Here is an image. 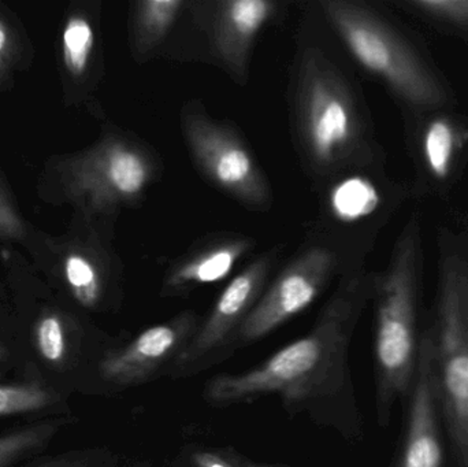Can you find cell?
Wrapping results in <instances>:
<instances>
[{"mask_svg":"<svg viewBox=\"0 0 468 467\" xmlns=\"http://www.w3.org/2000/svg\"><path fill=\"white\" fill-rule=\"evenodd\" d=\"M374 281L365 274L344 280L305 336L247 372L214 376L206 384V399L227 406L280 394L288 402L300 403L346 391L349 345L374 293Z\"/></svg>","mask_w":468,"mask_h":467,"instance_id":"cell-1","label":"cell"},{"mask_svg":"<svg viewBox=\"0 0 468 467\" xmlns=\"http://www.w3.org/2000/svg\"><path fill=\"white\" fill-rule=\"evenodd\" d=\"M420 260L415 230L401 238L389 268L374 281L376 296V409L379 427H389L396 405L406 403L420 358Z\"/></svg>","mask_w":468,"mask_h":467,"instance_id":"cell-2","label":"cell"},{"mask_svg":"<svg viewBox=\"0 0 468 467\" xmlns=\"http://www.w3.org/2000/svg\"><path fill=\"white\" fill-rule=\"evenodd\" d=\"M294 123L300 148L314 172L343 169L362 148V123L340 71L318 48L303 52L294 87Z\"/></svg>","mask_w":468,"mask_h":467,"instance_id":"cell-3","label":"cell"},{"mask_svg":"<svg viewBox=\"0 0 468 467\" xmlns=\"http://www.w3.org/2000/svg\"><path fill=\"white\" fill-rule=\"evenodd\" d=\"M431 343L434 386L451 467H468V262L451 255L440 271Z\"/></svg>","mask_w":468,"mask_h":467,"instance_id":"cell-4","label":"cell"},{"mask_svg":"<svg viewBox=\"0 0 468 467\" xmlns=\"http://www.w3.org/2000/svg\"><path fill=\"white\" fill-rule=\"evenodd\" d=\"M155 153L143 142L107 132L96 144L59 165L63 194L88 214L133 206L159 175Z\"/></svg>","mask_w":468,"mask_h":467,"instance_id":"cell-5","label":"cell"},{"mask_svg":"<svg viewBox=\"0 0 468 467\" xmlns=\"http://www.w3.org/2000/svg\"><path fill=\"white\" fill-rule=\"evenodd\" d=\"M321 8L355 59L417 106H437L444 90L422 60L368 8L346 0H322Z\"/></svg>","mask_w":468,"mask_h":467,"instance_id":"cell-6","label":"cell"},{"mask_svg":"<svg viewBox=\"0 0 468 467\" xmlns=\"http://www.w3.org/2000/svg\"><path fill=\"white\" fill-rule=\"evenodd\" d=\"M181 128L195 166L211 186L247 207H269L272 200L269 181L233 128L211 118L197 101L184 107Z\"/></svg>","mask_w":468,"mask_h":467,"instance_id":"cell-7","label":"cell"},{"mask_svg":"<svg viewBox=\"0 0 468 467\" xmlns=\"http://www.w3.org/2000/svg\"><path fill=\"white\" fill-rule=\"evenodd\" d=\"M337 260L330 249L311 247L294 258L264 291L234 339L252 343L304 312L329 284Z\"/></svg>","mask_w":468,"mask_h":467,"instance_id":"cell-8","label":"cell"},{"mask_svg":"<svg viewBox=\"0 0 468 467\" xmlns=\"http://www.w3.org/2000/svg\"><path fill=\"white\" fill-rule=\"evenodd\" d=\"M403 406V432L392 467H451L447 435L434 386L431 343L425 328L414 383Z\"/></svg>","mask_w":468,"mask_h":467,"instance_id":"cell-9","label":"cell"},{"mask_svg":"<svg viewBox=\"0 0 468 467\" xmlns=\"http://www.w3.org/2000/svg\"><path fill=\"white\" fill-rule=\"evenodd\" d=\"M275 252H267L239 271L217 299L203 324L197 326L186 350L176 359L175 367L186 369L229 345L239 326L263 295Z\"/></svg>","mask_w":468,"mask_h":467,"instance_id":"cell-10","label":"cell"},{"mask_svg":"<svg viewBox=\"0 0 468 467\" xmlns=\"http://www.w3.org/2000/svg\"><path fill=\"white\" fill-rule=\"evenodd\" d=\"M211 49L237 81L248 77L250 51L259 33L277 16L280 5L271 0H219L194 3Z\"/></svg>","mask_w":468,"mask_h":467,"instance_id":"cell-11","label":"cell"},{"mask_svg":"<svg viewBox=\"0 0 468 467\" xmlns=\"http://www.w3.org/2000/svg\"><path fill=\"white\" fill-rule=\"evenodd\" d=\"M197 326L194 312L181 313L166 323L151 326L128 345L107 354L99 365V372L104 380L117 386L145 383L165 365H175L197 334Z\"/></svg>","mask_w":468,"mask_h":467,"instance_id":"cell-12","label":"cell"},{"mask_svg":"<svg viewBox=\"0 0 468 467\" xmlns=\"http://www.w3.org/2000/svg\"><path fill=\"white\" fill-rule=\"evenodd\" d=\"M253 240L241 235H216L178 258L164 280L162 295L177 296L227 279L252 249Z\"/></svg>","mask_w":468,"mask_h":467,"instance_id":"cell-13","label":"cell"},{"mask_svg":"<svg viewBox=\"0 0 468 467\" xmlns=\"http://www.w3.org/2000/svg\"><path fill=\"white\" fill-rule=\"evenodd\" d=\"M189 3L186 0H140L132 3L129 40L133 57L143 60L170 35Z\"/></svg>","mask_w":468,"mask_h":467,"instance_id":"cell-14","label":"cell"},{"mask_svg":"<svg viewBox=\"0 0 468 467\" xmlns=\"http://www.w3.org/2000/svg\"><path fill=\"white\" fill-rule=\"evenodd\" d=\"M62 274L71 296L85 309H96L103 301L107 271L98 252L85 247L69 249L63 255Z\"/></svg>","mask_w":468,"mask_h":467,"instance_id":"cell-15","label":"cell"},{"mask_svg":"<svg viewBox=\"0 0 468 467\" xmlns=\"http://www.w3.org/2000/svg\"><path fill=\"white\" fill-rule=\"evenodd\" d=\"M68 417H46L14 428L0 435V467L25 465L48 449L63 427L73 422Z\"/></svg>","mask_w":468,"mask_h":467,"instance_id":"cell-16","label":"cell"},{"mask_svg":"<svg viewBox=\"0 0 468 467\" xmlns=\"http://www.w3.org/2000/svg\"><path fill=\"white\" fill-rule=\"evenodd\" d=\"M98 36L92 16L87 11H73L66 18L60 37V54L66 74L84 81L95 62Z\"/></svg>","mask_w":468,"mask_h":467,"instance_id":"cell-17","label":"cell"},{"mask_svg":"<svg viewBox=\"0 0 468 467\" xmlns=\"http://www.w3.org/2000/svg\"><path fill=\"white\" fill-rule=\"evenodd\" d=\"M62 403V398L43 381L0 383V419L44 413Z\"/></svg>","mask_w":468,"mask_h":467,"instance_id":"cell-18","label":"cell"},{"mask_svg":"<svg viewBox=\"0 0 468 467\" xmlns=\"http://www.w3.org/2000/svg\"><path fill=\"white\" fill-rule=\"evenodd\" d=\"M38 356L52 366H62L70 353V332L65 317L48 312L40 315L33 329Z\"/></svg>","mask_w":468,"mask_h":467,"instance_id":"cell-19","label":"cell"},{"mask_svg":"<svg viewBox=\"0 0 468 467\" xmlns=\"http://www.w3.org/2000/svg\"><path fill=\"white\" fill-rule=\"evenodd\" d=\"M378 202L373 184L360 177L348 178L338 184L330 196L333 211L343 221H355L367 216L376 210Z\"/></svg>","mask_w":468,"mask_h":467,"instance_id":"cell-20","label":"cell"},{"mask_svg":"<svg viewBox=\"0 0 468 467\" xmlns=\"http://www.w3.org/2000/svg\"><path fill=\"white\" fill-rule=\"evenodd\" d=\"M455 133L448 121L436 120L425 133V158L429 169L437 178L450 175L452 164Z\"/></svg>","mask_w":468,"mask_h":467,"instance_id":"cell-21","label":"cell"},{"mask_svg":"<svg viewBox=\"0 0 468 467\" xmlns=\"http://www.w3.org/2000/svg\"><path fill=\"white\" fill-rule=\"evenodd\" d=\"M21 57V36L14 25L0 16V88L5 87L13 77L14 69Z\"/></svg>","mask_w":468,"mask_h":467,"instance_id":"cell-22","label":"cell"},{"mask_svg":"<svg viewBox=\"0 0 468 467\" xmlns=\"http://www.w3.org/2000/svg\"><path fill=\"white\" fill-rule=\"evenodd\" d=\"M27 236L24 219L16 210L7 189L0 184V239L24 240Z\"/></svg>","mask_w":468,"mask_h":467,"instance_id":"cell-23","label":"cell"},{"mask_svg":"<svg viewBox=\"0 0 468 467\" xmlns=\"http://www.w3.org/2000/svg\"><path fill=\"white\" fill-rule=\"evenodd\" d=\"M412 5L439 18L468 24V0H417Z\"/></svg>","mask_w":468,"mask_h":467,"instance_id":"cell-24","label":"cell"},{"mask_svg":"<svg viewBox=\"0 0 468 467\" xmlns=\"http://www.w3.org/2000/svg\"><path fill=\"white\" fill-rule=\"evenodd\" d=\"M22 467H90V454L85 451H71L54 457H37Z\"/></svg>","mask_w":468,"mask_h":467,"instance_id":"cell-25","label":"cell"},{"mask_svg":"<svg viewBox=\"0 0 468 467\" xmlns=\"http://www.w3.org/2000/svg\"><path fill=\"white\" fill-rule=\"evenodd\" d=\"M194 467H244L242 460L233 455H225L224 452L197 451L192 454Z\"/></svg>","mask_w":468,"mask_h":467,"instance_id":"cell-26","label":"cell"},{"mask_svg":"<svg viewBox=\"0 0 468 467\" xmlns=\"http://www.w3.org/2000/svg\"><path fill=\"white\" fill-rule=\"evenodd\" d=\"M7 359V350H5V345L0 343V365Z\"/></svg>","mask_w":468,"mask_h":467,"instance_id":"cell-27","label":"cell"},{"mask_svg":"<svg viewBox=\"0 0 468 467\" xmlns=\"http://www.w3.org/2000/svg\"><path fill=\"white\" fill-rule=\"evenodd\" d=\"M242 466H244V467H280V466H270V465H256V463L248 462V461H242Z\"/></svg>","mask_w":468,"mask_h":467,"instance_id":"cell-28","label":"cell"}]
</instances>
